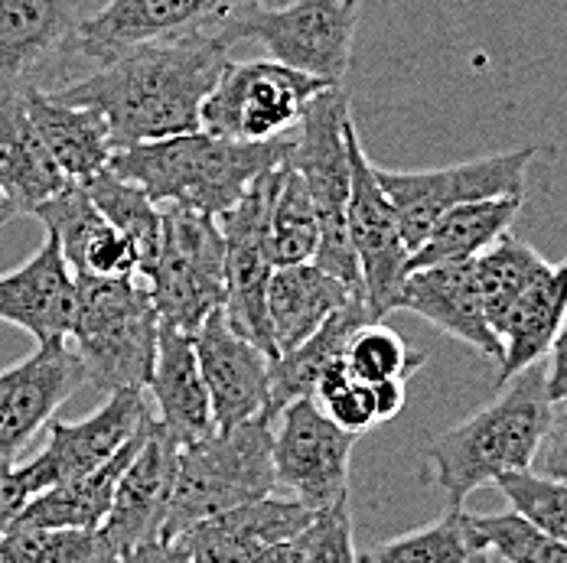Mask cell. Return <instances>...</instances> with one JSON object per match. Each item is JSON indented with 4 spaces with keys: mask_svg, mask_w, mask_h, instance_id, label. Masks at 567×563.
Here are the masks:
<instances>
[{
    "mask_svg": "<svg viewBox=\"0 0 567 563\" xmlns=\"http://www.w3.org/2000/svg\"><path fill=\"white\" fill-rule=\"evenodd\" d=\"M50 234H56L62 258L75 278H141L137 244L114 228L92 202L82 183L65 186L33 212Z\"/></svg>",
    "mask_w": 567,
    "mask_h": 563,
    "instance_id": "cell-22",
    "label": "cell"
},
{
    "mask_svg": "<svg viewBox=\"0 0 567 563\" xmlns=\"http://www.w3.org/2000/svg\"><path fill=\"white\" fill-rule=\"evenodd\" d=\"M473 261V274L476 286L483 296V306L489 313L493 330L499 333V323L506 320L512 303L522 296V290L538 278V271L548 264L532 244L512 238L509 231L503 238H496L489 248H483Z\"/></svg>",
    "mask_w": 567,
    "mask_h": 563,
    "instance_id": "cell-33",
    "label": "cell"
},
{
    "mask_svg": "<svg viewBox=\"0 0 567 563\" xmlns=\"http://www.w3.org/2000/svg\"><path fill=\"white\" fill-rule=\"evenodd\" d=\"M193 342L216 427H231L258 414L271 417V355L228 323L226 306L203 320Z\"/></svg>",
    "mask_w": 567,
    "mask_h": 563,
    "instance_id": "cell-20",
    "label": "cell"
},
{
    "mask_svg": "<svg viewBox=\"0 0 567 563\" xmlns=\"http://www.w3.org/2000/svg\"><path fill=\"white\" fill-rule=\"evenodd\" d=\"M82 186L92 196L95 209L137 244L141 271H144V264L151 261V254L157 248V238H161V206L137 183H131L127 176L114 173L112 167L95 173Z\"/></svg>",
    "mask_w": 567,
    "mask_h": 563,
    "instance_id": "cell-35",
    "label": "cell"
},
{
    "mask_svg": "<svg viewBox=\"0 0 567 563\" xmlns=\"http://www.w3.org/2000/svg\"><path fill=\"white\" fill-rule=\"evenodd\" d=\"M27 88L0 82V186L17 216H33L37 206L72 186L30 117Z\"/></svg>",
    "mask_w": 567,
    "mask_h": 563,
    "instance_id": "cell-24",
    "label": "cell"
},
{
    "mask_svg": "<svg viewBox=\"0 0 567 563\" xmlns=\"http://www.w3.org/2000/svg\"><path fill=\"white\" fill-rule=\"evenodd\" d=\"M355 293L313 261L275 268L268 281V323L278 355L317 333ZM365 300V296H362Z\"/></svg>",
    "mask_w": 567,
    "mask_h": 563,
    "instance_id": "cell-28",
    "label": "cell"
},
{
    "mask_svg": "<svg viewBox=\"0 0 567 563\" xmlns=\"http://www.w3.org/2000/svg\"><path fill=\"white\" fill-rule=\"evenodd\" d=\"M372 320L375 316H372L369 303L362 296H352L317 333H310L300 345H293V348L281 352L278 358H271V417H278L284 407L297 397H313L320 375L333 362L346 358L349 338Z\"/></svg>",
    "mask_w": 567,
    "mask_h": 563,
    "instance_id": "cell-30",
    "label": "cell"
},
{
    "mask_svg": "<svg viewBox=\"0 0 567 563\" xmlns=\"http://www.w3.org/2000/svg\"><path fill=\"white\" fill-rule=\"evenodd\" d=\"M310 518L313 508L300 505L290 496L278 499L271 492L186 528L154 554V561H265L275 548L297 538Z\"/></svg>",
    "mask_w": 567,
    "mask_h": 563,
    "instance_id": "cell-18",
    "label": "cell"
},
{
    "mask_svg": "<svg viewBox=\"0 0 567 563\" xmlns=\"http://www.w3.org/2000/svg\"><path fill=\"white\" fill-rule=\"evenodd\" d=\"M346 368L365 385L392 382V378L408 382L417 368H424V355L414 352L395 330H389L385 320H372L349 338Z\"/></svg>",
    "mask_w": 567,
    "mask_h": 563,
    "instance_id": "cell-38",
    "label": "cell"
},
{
    "mask_svg": "<svg viewBox=\"0 0 567 563\" xmlns=\"http://www.w3.org/2000/svg\"><path fill=\"white\" fill-rule=\"evenodd\" d=\"M352 3H362V0H352Z\"/></svg>",
    "mask_w": 567,
    "mask_h": 563,
    "instance_id": "cell-47",
    "label": "cell"
},
{
    "mask_svg": "<svg viewBox=\"0 0 567 563\" xmlns=\"http://www.w3.org/2000/svg\"><path fill=\"white\" fill-rule=\"evenodd\" d=\"M281 167L261 173L248 192L219 216L223 238H226V316L228 323L251 338L258 348H265L271 358H278L275 333L268 323V281L275 274L268 222H271V202L281 183Z\"/></svg>",
    "mask_w": 567,
    "mask_h": 563,
    "instance_id": "cell-11",
    "label": "cell"
},
{
    "mask_svg": "<svg viewBox=\"0 0 567 563\" xmlns=\"http://www.w3.org/2000/svg\"><path fill=\"white\" fill-rule=\"evenodd\" d=\"M466 528H470V544L476 551V563H567L565 541L545 534L515 508L496 514L466 511Z\"/></svg>",
    "mask_w": 567,
    "mask_h": 563,
    "instance_id": "cell-32",
    "label": "cell"
},
{
    "mask_svg": "<svg viewBox=\"0 0 567 563\" xmlns=\"http://www.w3.org/2000/svg\"><path fill=\"white\" fill-rule=\"evenodd\" d=\"M147 392L154 397L157 424L171 434L179 447H186V444L206 437L209 430H216L213 400H209V388H206V378H203V368H199L193 333L161 326L154 368H151V378H147Z\"/></svg>",
    "mask_w": 567,
    "mask_h": 563,
    "instance_id": "cell-25",
    "label": "cell"
},
{
    "mask_svg": "<svg viewBox=\"0 0 567 563\" xmlns=\"http://www.w3.org/2000/svg\"><path fill=\"white\" fill-rule=\"evenodd\" d=\"M141 278L154 296L161 326L196 333L226 306V238L216 216L161 206V238Z\"/></svg>",
    "mask_w": 567,
    "mask_h": 563,
    "instance_id": "cell-7",
    "label": "cell"
},
{
    "mask_svg": "<svg viewBox=\"0 0 567 563\" xmlns=\"http://www.w3.org/2000/svg\"><path fill=\"white\" fill-rule=\"evenodd\" d=\"M228 50L223 37L209 33L137 43L50 92L95 108L112 131L114 150H121L196 131L203 102L228 65Z\"/></svg>",
    "mask_w": 567,
    "mask_h": 563,
    "instance_id": "cell-1",
    "label": "cell"
},
{
    "mask_svg": "<svg viewBox=\"0 0 567 563\" xmlns=\"http://www.w3.org/2000/svg\"><path fill=\"white\" fill-rule=\"evenodd\" d=\"M398 310L417 313L441 333L476 348V355H483V358L499 362V355H503V338L489 323V313L483 306L470 258L411 271L401 286Z\"/></svg>",
    "mask_w": 567,
    "mask_h": 563,
    "instance_id": "cell-23",
    "label": "cell"
},
{
    "mask_svg": "<svg viewBox=\"0 0 567 563\" xmlns=\"http://www.w3.org/2000/svg\"><path fill=\"white\" fill-rule=\"evenodd\" d=\"M105 561L99 531L47 528L13 521L0 534V563H92Z\"/></svg>",
    "mask_w": 567,
    "mask_h": 563,
    "instance_id": "cell-37",
    "label": "cell"
},
{
    "mask_svg": "<svg viewBox=\"0 0 567 563\" xmlns=\"http://www.w3.org/2000/svg\"><path fill=\"white\" fill-rule=\"evenodd\" d=\"M355 434L333 424L313 397H297L275 417V479L300 505H337L349 499V456Z\"/></svg>",
    "mask_w": 567,
    "mask_h": 563,
    "instance_id": "cell-14",
    "label": "cell"
},
{
    "mask_svg": "<svg viewBox=\"0 0 567 563\" xmlns=\"http://www.w3.org/2000/svg\"><path fill=\"white\" fill-rule=\"evenodd\" d=\"M349 157H352V189H349V238L359 258L365 303L375 320H385L398 310V296L408 278L411 248L398 222L395 206L385 196L375 164L369 160L355 124H349Z\"/></svg>",
    "mask_w": 567,
    "mask_h": 563,
    "instance_id": "cell-15",
    "label": "cell"
},
{
    "mask_svg": "<svg viewBox=\"0 0 567 563\" xmlns=\"http://www.w3.org/2000/svg\"><path fill=\"white\" fill-rule=\"evenodd\" d=\"M359 561L375 563H476V551L470 544V528H466V508L447 505V511L401 538H392L365 554Z\"/></svg>",
    "mask_w": 567,
    "mask_h": 563,
    "instance_id": "cell-36",
    "label": "cell"
},
{
    "mask_svg": "<svg viewBox=\"0 0 567 563\" xmlns=\"http://www.w3.org/2000/svg\"><path fill=\"white\" fill-rule=\"evenodd\" d=\"M532 469L551 479H567V397L551 404V417L532 459Z\"/></svg>",
    "mask_w": 567,
    "mask_h": 563,
    "instance_id": "cell-42",
    "label": "cell"
},
{
    "mask_svg": "<svg viewBox=\"0 0 567 563\" xmlns=\"http://www.w3.org/2000/svg\"><path fill=\"white\" fill-rule=\"evenodd\" d=\"M330 82L290 69L278 59L228 62L203 102L199 127L231 140H271L290 134L307 105Z\"/></svg>",
    "mask_w": 567,
    "mask_h": 563,
    "instance_id": "cell-8",
    "label": "cell"
},
{
    "mask_svg": "<svg viewBox=\"0 0 567 563\" xmlns=\"http://www.w3.org/2000/svg\"><path fill=\"white\" fill-rule=\"evenodd\" d=\"M545 372V358L525 365L499 385L496 400L431 444V479L437 489H444L447 505H463L476 489L506 472L532 469L551 417Z\"/></svg>",
    "mask_w": 567,
    "mask_h": 563,
    "instance_id": "cell-3",
    "label": "cell"
},
{
    "mask_svg": "<svg viewBox=\"0 0 567 563\" xmlns=\"http://www.w3.org/2000/svg\"><path fill=\"white\" fill-rule=\"evenodd\" d=\"M496 486L515 511L567 544V479H551L535 469H515L499 476Z\"/></svg>",
    "mask_w": 567,
    "mask_h": 563,
    "instance_id": "cell-40",
    "label": "cell"
},
{
    "mask_svg": "<svg viewBox=\"0 0 567 563\" xmlns=\"http://www.w3.org/2000/svg\"><path fill=\"white\" fill-rule=\"evenodd\" d=\"M179 444L151 414L141 450L117 479L112 508L99 528L105 561H151L171 511Z\"/></svg>",
    "mask_w": 567,
    "mask_h": 563,
    "instance_id": "cell-13",
    "label": "cell"
},
{
    "mask_svg": "<svg viewBox=\"0 0 567 563\" xmlns=\"http://www.w3.org/2000/svg\"><path fill=\"white\" fill-rule=\"evenodd\" d=\"M268 241H271L275 268L313 261L317 241H320V222H317V209L307 192V183L287 160H284L281 183L271 202Z\"/></svg>",
    "mask_w": 567,
    "mask_h": 563,
    "instance_id": "cell-34",
    "label": "cell"
},
{
    "mask_svg": "<svg viewBox=\"0 0 567 563\" xmlns=\"http://www.w3.org/2000/svg\"><path fill=\"white\" fill-rule=\"evenodd\" d=\"M85 382L65 342H43L33 355L0 372V459L13 462Z\"/></svg>",
    "mask_w": 567,
    "mask_h": 563,
    "instance_id": "cell-19",
    "label": "cell"
},
{
    "mask_svg": "<svg viewBox=\"0 0 567 563\" xmlns=\"http://www.w3.org/2000/svg\"><path fill=\"white\" fill-rule=\"evenodd\" d=\"M349 92L342 85L323 88L300 117L297 137L290 144L287 164L307 183L317 209L320 241L313 264L340 278L355 296H365L359 258L349 238V189H352V157H349Z\"/></svg>",
    "mask_w": 567,
    "mask_h": 563,
    "instance_id": "cell-6",
    "label": "cell"
},
{
    "mask_svg": "<svg viewBox=\"0 0 567 563\" xmlns=\"http://www.w3.org/2000/svg\"><path fill=\"white\" fill-rule=\"evenodd\" d=\"M522 202L525 196H486V199H470L447 209L424 234V241L411 251L408 274L417 268L444 264V261L476 258L483 248H489L496 238L509 231L522 212Z\"/></svg>",
    "mask_w": 567,
    "mask_h": 563,
    "instance_id": "cell-31",
    "label": "cell"
},
{
    "mask_svg": "<svg viewBox=\"0 0 567 563\" xmlns=\"http://www.w3.org/2000/svg\"><path fill=\"white\" fill-rule=\"evenodd\" d=\"M538 147H518L509 154H493L441 169H382L375 176L392 199L408 248L414 251L431 226L460 202L486 196H525L528 164Z\"/></svg>",
    "mask_w": 567,
    "mask_h": 563,
    "instance_id": "cell-10",
    "label": "cell"
},
{
    "mask_svg": "<svg viewBox=\"0 0 567 563\" xmlns=\"http://www.w3.org/2000/svg\"><path fill=\"white\" fill-rule=\"evenodd\" d=\"M92 0H0V82L56 88L79 59Z\"/></svg>",
    "mask_w": 567,
    "mask_h": 563,
    "instance_id": "cell-16",
    "label": "cell"
},
{
    "mask_svg": "<svg viewBox=\"0 0 567 563\" xmlns=\"http://www.w3.org/2000/svg\"><path fill=\"white\" fill-rule=\"evenodd\" d=\"M27 108L53 160L72 183H89L112 164V131L95 108L62 102L43 85L27 88Z\"/></svg>",
    "mask_w": 567,
    "mask_h": 563,
    "instance_id": "cell-26",
    "label": "cell"
},
{
    "mask_svg": "<svg viewBox=\"0 0 567 563\" xmlns=\"http://www.w3.org/2000/svg\"><path fill=\"white\" fill-rule=\"evenodd\" d=\"M147 417H151V407L144 400V388H121V392H112L92 417H85L79 424L50 420L47 447L33 459L17 466L27 492L37 496L50 486L69 482L75 476L99 469L131 437H137V430L144 427Z\"/></svg>",
    "mask_w": 567,
    "mask_h": 563,
    "instance_id": "cell-17",
    "label": "cell"
},
{
    "mask_svg": "<svg viewBox=\"0 0 567 563\" xmlns=\"http://www.w3.org/2000/svg\"><path fill=\"white\" fill-rule=\"evenodd\" d=\"M359 7L362 3L352 0H293L287 7L268 3L231 30V46L238 40H255L284 65L342 85L352 65Z\"/></svg>",
    "mask_w": 567,
    "mask_h": 563,
    "instance_id": "cell-12",
    "label": "cell"
},
{
    "mask_svg": "<svg viewBox=\"0 0 567 563\" xmlns=\"http://www.w3.org/2000/svg\"><path fill=\"white\" fill-rule=\"evenodd\" d=\"M147 420L137 430V437H131L99 469H92L85 476H75L69 482H59V486H50V489L30 496V502L23 505L17 521H23V524H47V528H85V531H99L102 521H105V514H109V508H112L114 489H117L121 472L127 469V462L134 459V452L141 450V444H144Z\"/></svg>",
    "mask_w": 567,
    "mask_h": 563,
    "instance_id": "cell-29",
    "label": "cell"
},
{
    "mask_svg": "<svg viewBox=\"0 0 567 563\" xmlns=\"http://www.w3.org/2000/svg\"><path fill=\"white\" fill-rule=\"evenodd\" d=\"M313 400H317V407H320L333 424H340L342 430H349V434H355V437H362L365 430H372V427L379 424L372 385L359 382V378L346 368V358L333 362V365L320 375V382H317V388H313Z\"/></svg>",
    "mask_w": 567,
    "mask_h": 563,
    "instance_id": "cell-41",
    "label": "cell"
},
{
    "mask_svg": "<svg viewBox=\"0 0 567 563\" xmlns=\"http://www.w3.org/2000/svg\"><path fill=\"white\" fill-rule=\"evenodd\" d=\"M27 502H30V492H27L17 466L0 459V534L20 518V511H23Z\"/></svg>",
    "mask_w": 567,
    "mask_h": 563,
    "instance_id": "cell-43",
    "label": "cell"
},
{
    "mask_svg": "<svg viewBox=\"0 0 567 563\" xmlns=\"http://www.w3.org/2000/svg\"><path fill=\"white\" fill-rule=\"evenodd\" d=\"M567 320V261L545 264L538 278L522 290L512 303L506 320L499 323L503 355H499V385L509 382L515 372L548 355L555 336Z\"/></svg>",
    "mask_w": 567,
    "mask_h": 563,
    "instance_id": "cell-27",
    "label": "cell"
},
{
    "mask_svg": "<svg viewBox=\"0 0 567 563\" xmlns=\"http://www.w3.org/2000/svg\"><path fill=\"white\" fill-rule=\"evenodd\" d=\"M275 0H109L92 10L79 30V59L85 65L105 62L121 50L183 37H223L231 46V30Z\"/></svg>",
    "mask_w": 567,
    "mask_h": 563,
    "instance_id": "cell-9",
    "label": "cell"
},
{
    "mask_svg": "<svg viewBox=\"0 0 567 563\" xmlns=\"http://www.w3.org/2000/svg\"><path fill=\"white\" fill-rule=\"evenodd\" d=\"M290 144L293 134L271 140H231L196 127L121 147L109 167L137 183L157 206H186L219 219L261 173L281 167Z\"/></svg>",
    "mask_w": 567,
    "mask_h": 563,
    "instance_id": "cell-2",
    "label": "cell"
},
{
    "mask_svg": "<svg viewBox=\"0 0 567 563\" xmlns=\"http://www.w3.org/2000/svg\"><path fill=\"white\" fill-rule=\"evenodd\" d=\"M372 397H375V417H379V424H385V420H392L401 414V407H404V382H375L372 385Z\"/></svg>",
    "mask_w": 567,
    "mask_h": 563,
    "instance_id": "cell-45",
    "label": "cell"
},
{
    "mask_svg": "<svg viewBox=\"0 0 567 563\" xmlns=\"http://www.w3.org/2000/svg\"><path fill=\"white\" fill-rule=\"evenodd\" d=\"M268 563H349L359 561V551L352 548V511L349 499L337 505L313 511V518L303 524L297 538L275 548Z\"/></svg>",
    "mask_w": 567,
    "mask_h": 563,
    "instance_id": "cell-39",
    "label": "cell"
},
{
    "mask_svg": "<svg viewBox=\"0 0 567 563\" xmlns=\"http://www.w3.org/2000/svg\"><path fill=\"white\" fill-rule=\"evenodd\" d=\"M13 216H17V209L10 206V199H7V192H3V186H0V226H7Z\"/></svg>",
    "mask_w": 567,
    "mask_h": 563,
    "instance_id": "cell-46",
    "label": "cell"
},
{
    "mask_svg": "<svg viewBox=\"0 0 567 563\" xmlns=\"http://www.w3.org/2000/svg\"><path fill=\"white\" fill-rule=\"evenodd\" d=\"M545 382H548V397H551V404L555 400H565L567 397V320L565 326H561V333L555 336L551 342V348H548V355H545Z\"/></svg>",
    "mask_w": 567,
    "mask_h": 563,
    "instance_id": "cell-44",
    "label": "cell"
},
{
    "mask_svg": "<svg viewBox=\"0 0 567 563\" xmlns=\"http://www.w3.org/2000/svg\"><path fill=\"white\" fill-rule=\"evenodd\" d=\"M75 355L85 382L105 395L147 388L161 316L147 283L137 278H79V306L72 320Z\"/></svg>",
    "mask_w": 567,
    "mask_h": 563,
    "instance_id": "cell-5",
    "label": "cell"
},
{
    "mask_svg": "<svg viewBox=\"0 0 567 563\" xmlns=\"http://www.w3.org/2000/svg\"><path fill=\"white\" fill-rule=\"evenodd\" d=\"M271 492H278L275 417L258 414L231 427H216L176 452V479L161 548L186 528Z\"/></svg>",
    "mask_w": 567,
    "mask_h": 563,
    "instance_id": "cell-4",
    "label": "cell"
},
{
    "mask_svg": "<svg viewBox=\"0 0 567 563\" xmlns=\"http://www.w3.org/2000/svg\"><path fill=\"white\" fill-rule=\"evenodd\" d=\"M79 306V278L62 258L56 234L47 231L40 251L17 271L0 274V323L43 342H65Z\"/></svg>",
    "mask_w": 567,
    "mask_h": 563,
    "instance_id": "cell-21",
    "label": "cell"
}]
</instances>
